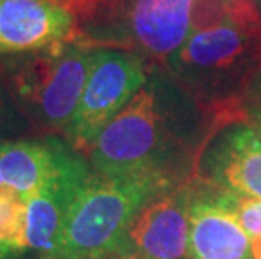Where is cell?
I'll return each mask as SVG.
<instances>
[{"instance_id": "cell-1", "label": "cell", "mask_w": 261, "mask_h": 259, "mask_svg": "<svg viewBox=\"0 0 261 259\" xmlns=\"http://www.w3.org/2000/svg\"><path fill=\"white\" fill-rule=\"evenodd\" d=\"M94 57L96 47L73 41L2 56L0 81L32 126L64 135L81 101Z\"/></svg>"}, {"instance_id": "cell-2", "label": "cell", "mask_w": 261, "mask_h": 259, "mask_svg": "<svg viewBox=\"0 0 261 259\" xmlns=\"http://www.w3.org/2000/svg\"><path fill=\"white\" fill-rule=\"evenodd\" d=\"M196 0H76L74 42L169 61L184 46Z\"/></svg>"}, {"instance_id": "cell-3", "label": "cell", "mask_w": 261, "mask_h": 259, "mask_svg": "<svg viewBox=\"0 0 261 259\" xmlns=\"http://www.w3.org/2000/svg\"><path fill=\"white\" fill-rule=\"evenodd\" d=\"M169 189V175L113 179L90 174L71 209L58 259H112L137 212Z\"/></svg>"}, {"instance_id": "cell-4", "label": "cell", "mask_w": 261, "mask_h": 259, "mask_svg": "<svg viewBox=\"0 0 261 259\" xmlns=\"http://www.w3.org/2000/svg\"><path fill=\"white\" fill-rule=\"evenodd\" d=\"M167 64L197 100L224 113L261 76V34L234 27L192 32Z\"/></svg>"}, {"instance_id": "cell-5", "label": "cell", "mask_w": 261, "mask_h": 259, "mask_svg": "<svg viewBox=\"0 0 261 259\" xmlns=\"http://www.w3.org/2000/svg\"><path fill=\"white\" fill-rule=\"evenodd\" d=\"M167 120L153 84H145L105 126L88 152L94 172L113 179L169 175ZM170 177V175H169Z\"/></svg>"}, {"instance_id": "cell-6", "label": "cell", "mask_w": 261, "mask_h": 259, "mask_svg": "<svg viewBox=\"0 0 261 259\" xmlns=\"http://www.w3.org/2000/svg\"><path fill=\"white\" fill-rule=\"evenodd\" d=\"M147 84L145 59L121 49L96 47L90 78L86 81L66 140L77 153H88L98 135L132 98Z\"/></svg>"}, {"instance_id": "cell-7", "label": "cell", "mask_w": 261, "mask_h": 259, "mask_svg": "<svg viewBox=\"0 0 261 259\" xmlns=\"http://www.w3.org/2000/svg\"><path fill=\"white\" fill-rule=\"evenodd\" d=\"M194 190L169 189L152 197L126 229L112 259H182L187 256Z\"/></svg>"}, {"instance_id": "cell-8", "label": "cell", "mask_w": 261, "mask_h": 259, "mask_svg": "<svg viewBox=\"0 0 261 259\" xmlns=\"http://www.w3.org/2000/svg\"><path fill=\"white\" fill-rule=\"evenodd\" d=\"M90 174L85 160L69 147L53 177L25 197L27 244L41 259H58L71 209Z\"/></svg>"}, {"instance_id": "cell-9", "label": "cell", "mask_w": 261, "mask_h": 259, "mask_svg": "<svg viewBox=\"0 0 261 259\" xmlns=\"http://www.w3.org/2000/svg\"><path fill=\"white\" fill-rule=\"evenodd\" d=\"M76 15L51 0H0V57L74 42Z\"/></svg>"}, {"instance_id": "cell-10", "label": "cell", "mask_w": 261, "mask_h": 259, "mask_svg": "<svg viewBox=\"0 0 261 259\" xmlns=\"http://www.w3.org/2000/svg\"><path fill=\"white\" fill-rule=\"evenodd\" d=\"M187 259H253L251 238L219 195L192 197Z\"/></svg>"}, {"instance_id": "cell-11", "label": "cell", "mask_w": 261, "mask_h": 259, "mask_svg": "<svg viewBox=\"0 0 261 259\" xmlns=\"http://www.w3.org/2000/svg\"><path fill=\"white\" fill-rule=\"evenodd\" d=\"M207 167L227 194L261 199V136L253 126L224 131L207 153Z\"/></svg>"}, {"instance_id": "cell-12", "label": "cell", "mask_w": 261, "mask_h": 259, "mask_svg": "<svg viewBox=\"0 0 261 259\" xmlns=\"http://www.w3.org/2000/svg\"><path fill=\"white\" fill-rule=\"evenodd\" d=\"M69 143L46 140L0 141V180L24 197L39 190L53 177L66 155Z\"/></svg>"}, {"instance_id": "cell-13", "label": "cell", "mask_w": 261, "mask_h": 259, "mask_svg": "<svg viewBox=\"0 0 261 259\" xmlns=\"http://www.w3.org/2000/svg\"><path fill=\"white\" fill-rule=\"evenodd\" d=\"M29 251L27 200L12 187H0V259H12Z\"/></svg>"}, {"instance_id": "cell-14", "label": "cell", "mask_w": 261, "mask_h": 259, "mask_svg": "<svg viewBox=\"0 0 261 259\" xmlns=\"http://www.w3.org/2000/svg\"><path fill=\"white\" fill-rule=\"evenodd\" d=\"M229 0H196L191 14L192 32L211 31L216 27H229Z\"/></svg>"}, {"instance_id": "cell-15", "label": "cell", "mask_w": 261, "mask_h": 259, "mask_svg": "<svg viewBox=\"0 0 261 259\" xmlns=\"http://www.w3.org/2000/svg\"><path fill=\"white\" fill-rule=\"evenodd\" d=\"M219 199L224 206L232 212L249 238L261 236V199H251V197H240L223 192Z\"/></svg>"}, {"instance_id": "cell-16", "label": "cell", "mask_w": 261, "mask_h": 259, "mask_svg": "<svg viewBox=\"0 0 261 259\" xmlns=\"http://www.w3.org/2000/svg\"><path fill=\"white\" fill-rule=\"evenodd\" d=\"M24 114L19 111L17 104L14 103L12 96L5 90L0 81V141L9 140L7 136L19 133L24 128Z\"/></svg>"}, {"instance_id": "cell-17", "label": "cell", "mask_w": 261, "mask_h": 259, "mask_svg": "<svg viewBox=\"0 0 261 259\" xmlns=\"http://www.w3.org/2000/svg\"><path fill=\"white\" fill-rule=\"evenodd\" d=\"M251 117H253V126H261V96L254 103V106L251 109Z\"/></svg>"}, {"instance_id": "cell-18", "label": "cell", "mask_w": 261, "mask_h": 259, "mask_svg": "<svg viewBox=\"0 0 261 259\" xmlns=\"http://www.w3.org/2000/svg\"><path fill=\"white\" fill-rule=\"evenodd\" d=\"M251 249H253V259H261V236L251 239Z\"/></svg>"}, {"instance_id": "cell-19", "label": "cell", "mask_w": 261, "mask_h": 259, "mask_svg": "<svg viewBox=\"0 0 261 259\" xmlns=\"http://www.w3.org/2000/svg\"><path fill=\"white\" fill-rule=\"evenodd\" d=\"M61 4H64V5H69L71 2H76V0H59Z\"/></svg>"}, {"instance_id": "cell-20", "label": "cell", "mask_w": 261, "mask_h": 259, "mask_svg": "<svg viewBox=\"0 0 261 259\" xmlns=\"http://www.w3.org/2000/svg\"><path fill=\"white\" fill-rule=\"evenodd\" d=\"M253 128L256 130V131H258V135L261 136V126H253Z\"/></svg>"}, {"instance_id": "cell-21", "label": "cell", "mask_w": 261, "mask_h": 259, "mask_svg": "<svg viewBox=\"0 0 261 259\" xmlns=\"http://www.w3.org/2000/svg\"><path fill=\"white\" fill-rule=\"evenodd\" d=\"M256 2H258V5H259V9H261V0H256Z\"/></svg>"}, {"instance_id": "cell-22", "label": "cell", "mask_w": 261, "mask_h": 259, "mask_svg": "<svg viewBox=\"0 0 261 259\" xmlns=\"http://www.w3.org/2000/svg\"><path fill=\"white\" fill-rule=\"evenodd\" d=\"M51 2H58V4H61V2H59V0H51ZM63 5H64V4H63Z\"/></svg>"}, {"instance_id": "cell-23", "label": "cell", "mask_w": 261, "mask_h": 259, "mask_svg": "<svg viewBox=\"0 0 261 259\" xmlns=\"http://www.w3.org/2000/svg\"><path fill=\"white\" fill-rule=\"evenodd\" d=\"M2 185H4V182H2V180H0V187H2Z\"/></svg>"}]
</instances>
